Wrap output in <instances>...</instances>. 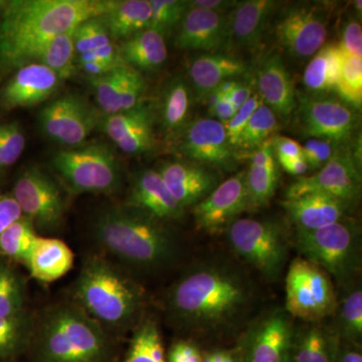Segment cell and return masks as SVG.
Returning a JSON list of instances; mask_svg holds the SVG:
<instances>
[{
  "label": "cell",
  "mask_w": 362,
  "mask_h": 362,
  "mask_svg": "<svg viewBox=\"0 0 362 362\" xmlns=\"http://www.w3.org/2000/svg\"><path fill=\"white\" fill-rule=\"evenodd\" d=\"M90 62H98V63L111 64V65H123L119 56L118 45L113 42L109 45L100 47L96 51L86 52V54H78L76 59L77 65L84 63H90Z\"/></svg>",
  "instance_id": "cell-50"
},
{
  "label": "cell",
  "mask_w": 362,
  "mask_h": 362,
  "mask_svg": "<svg viewBox=\"0 0 362 362\" xmlns=\"http://www.w3.org/2000/svg\"><path fill=\"white\" fill-rule=\"evenodd\" d=\"M296 246L340 287L354 284L361 271V230L349 218L315 230H296Z\"/></svg>",
  "instance_id": "cell-6"
},
{
  "label": "cell",
  "mask_w": 362,
  "mask_h": 362,
  "mask_svg": "<svg viewBox=\"0 0 362 362\" xmlns=\"http://www.w3.org/2000/svg\"><path fill=\"white\" fill-rule=\"evenodd\" d=\"M254 95L252 93V85L251 81L243 80L238 82L235 89L232 90L228 96H226V99L233 105L237 110H239L243 105L247 103V100L250 99Z\"/></svg>",
  "instance_id": "cell-54"
},
{
  "label": "cell",
  "mask_w": 362,
  "mask_h": 362,
  "mask_svg": "<svg viewBox=\"0 0 362 362\" xmlns=\"http://www.w3.org/2000/svg\"><path fill=\"white\" fill-rule=\"evenodd\" d=\"M354 8H356V13L357 14V18L361 20V7H362V2L361 0H356V1H354Z\"/></svg>",
  "instance_id": "cell-61"
},
{
  "label": "cell",
  "mask_w": 362,
  "mask_h": 362,
  "mask_svg": "<svg viewBox=\"0 0 362 362\" xmlns=\"http://www.w3.org/2000/svg\"><path fill=\"white\" fill-rule=\"evenodd\" d=\"M225 96L221 94L220 90L218 88L211 90L209 95L206 98H204V103L206 105L207 110H209V113H211V111L218 106V104L220 103L221 100L223 99Z\"/></svg>",
  "instance_id": "cell-60"
},
{
  "label": "cell",
  "mask_w": 362,
  "mask_h": 362,
  "mask_svg": "<svg viewBox=\"0 0 362 362\" xmlns=\"http://www.w3.org/2000/svg\"><path fill=\"white\" fill-rule=\"evenodd\" d=\"M335 362H362L361 344L345 341L339 338Z\"/></svg>",
  "instance_id": "cell-53"
},
{
  "label": "cell",
  "mask_w": 362,
  "mask_h": 362,
  "mask_svg": "<svg viewBox=\"0 0 362 362\" xmlns=\"http://www.w3.org/2000/svg\"><path fill=\"white\" fill-rule=\"evenodd\" d=\"M338 342L333 328L309 323L295 331L290 362H335Z\"/></svg>",
  "instance_id": "cell-31"
},
{
  "label": "cell",
  "mask_w": 362,
  "mask_h": 362,
  "mask_svg": "<svg viewBox=\"0 0 362 362\" xmlns=\"http://www.w3.org/2000/svg\"><path fill=\"white\" fill-rule=\"evenodd\" d=\"M154 169L183 209L199 204L221 185L223 178L218 169L187 159L162 161Z\"/></svg>",
  "instance_id": "cell-18"
},
{
  "label": "cell",
  "mask_w": 362,
  "mask_h": 362,
  "mask_svg": "<svg viewBox=\"0 0 362 362\" xmlns=\"http://www.w3.org/2000/svg\"><path fill=\"white\" fill-rule=\"evenodd\" d=\"M188 4L197 8L214 11L218 13H228L235 7L237 1L232 0H192Z\"/></svg>",
  "instance_id": "cell-55"
},
{
  "label": "cell",
  "mask_w": 362,
  "mask_h": 362,
  "mask_svg": "<svg viewBox=\"0 0 362 362\" xmlns=\"http://www.w3.org/2000/svg\"><path fill=\"white\" fill-rule=\"evenodd\" d=\"M342 148L338 149L318 173L298 177L288 188L286 199H295L307 194H323L354 206L361 197V170L354 156Z\"/></svg>",
  "instance_id": "cell-15"
},
{
  "label": "cell",
  "mask_w": 362,
  "mask_h": 362,
  "mask_svg": "<svg viewBox=\"0 0 362 362\" xmlns=\"http://www.w3.org/2000/svg\"><path fill=\"white\" fill-rule=\"evenodd\" d=\"M279 129L277 114L265 104H261L252 114L249 123L240 136L237 148L255 151L272 139Z\"/></svg>",
  "instance_id": "cell-41"
},
{
  "label": "cell",
  "mask_w": 362,
  "mask_h": 362,
  "mask_svg": "<svg viewBox=\"0 0 362 362\" xmlns=\"http://www.w3.org/2000/svg\"><path fill=\"white\" fill-rule=\"evenodd\" d=\"M194 101V94L187 78L175 76L166 83L158 99L156 113L153 111L156 123H158L166 138L175 141L187 128L192 120Z\"/></svg>",
  "instance_id": "cell-26"
},
{
  "label": "cell",
  "mask_w": 362,
  "mask_h": 362,
  "mask_svg": "<svg viewBox=\"0 0 362 362\" xmlns=\"http://www.w3.org/2000/svg\"><path fill=\"white\" fill-rule=\"evenodd\" d=\"M254 298V285L244 271L228 262L211 259L192 266L171 286L166 310L181 330L223 337L246 318Z\"/></svg>",
  "instance_id": "cell-1"
},
{
  "label": "cell",
  "mask_w": 362,
  "mask_h": 362,
  "mask_svg": "<svg viewBox=\"0 0 362 362\" xmlns=\"http://www.w3.org/2000/svg\"><path fill=\"white\" fill-rule=\"evenodd\" d=\"M175 143L178 153L187 160L218 170H233L237 164V153L228 141L225 125L216 119H192Z\"/></svg>",
  "instance_id": "cell-16"
},
{
  "label": "cell",
  "mask_w": 362,
  "mask_h": 362,
  "mask_svg": "<svg viewBox=\"0 0 362 362\" xmlns=\"http://www.w3.org/2000/svg\"><path fill=\"white\" fill-rule=\"evenodd\" d=\"M75 255L65 242L39 235L25 265L35 280L52 283L71 271Z\"/></svg>",
  "instance_id": "cell-29"
},
{
  "label": "cell",
  "mask_w": 362,
  "mask_h": 362,
  "mask_svg": "<svg viewBox=\"0 0 362 362\" xmlns=\"http://www.w3.org/2000/svg\"><path fill=\"white\" fill-rule=\"evenodd\" d=\"M277 162L288 175L298 176V177L306 175L307 173L310 170L304 158L283 159V160Z\"/></svg>",
  "instance_id": "cell-56"
},
{
  "label": "cell",
  "mask_w": 362,
  "mask_h": 362,
  "mask_svg": "<svg viewBox=\"0 0 362 362\" xmlns=\"http://www.w3.org/2000/svg\"><path fill=\"white\" fill-rule=\"evenodd\" d=\"M25 286L23 278L6 259L0 258V317L25 311Z\"/></svg>",
  "instance_id": "cell-40"
},
{
  "label": "cell",
  "mask_w": 362,
  "mask_h": 362,
  "mask_svg": "<svg viewBox=\"0 0 362 362\" xmlns=\"http://www.w3.org/2000/svg\"><path fill=\"white\" fill-rule=\"evenodd\" d=\"M303 146V157L310 170H319L334 156L337 150L342 147L337 146L325 140L311 138L307 140Z\"/></svg>",
  "instance_id": "cell-47"
},
{
  "label": "cell",
  "mask_w": 362,
  "mask_h": 362,
  "mask_svg": "<svg viewBox=\"0 0 362 362\" xmlns=\"http://www.w3.org/2000/svg\"><path fill=\"white\" fill-rule=\"evenodd\" d=\"M92 230L101 249L131 270L163 271L180 255V242L166 221L127 204L100 211Z\"/></svg>",
  "instance_id": "cell-3"
},
{
  "label": "cell",
  "mask_w": 362,
  "mask_h": 362,
  "mask_svg": "<svg viewBox=\"0 0 362 362\" xmlns=\"http://www.w3.org/2000/svg\"><path fill=\"white\" fill-rule=\"evenodd\" d=\"M154 125L153 110L142 101L130 110L102 116L98 128L125 153L142 156L156 145Z\"/></svg>",
  "instance_id": "cell-19"
},
{
  "label": "cell",
  "mask_w": 362,
  "mask_h": 362,
  "mask_svg": "<svg viewBox=\"0 0 362 362\" xmlns=\"http://www.w3.org/2000/svg\"><path fill=\"white\" fill-rule=\"evenodd\" d=\"M259 97L276 114L291 115L296 109V97L291 78L278 54H270L261 62L257 70Z\"/></svg>",
  "instance_id": "cell-27"
},
{
  "label": "cell",
  "mask_w": 362,
  "mask_h": 362,
  "mask_svg": "<svg viewBox=\"0 0 362 362\" xmlns=\"http://www.w3.org/2000/svg\"><path fill=\"white\" fill-rule=\"evenodd\" d=\"M77 69H80L88 78H96L104 75L107 71H111L115 68V65L106 63H98V62H90V63H84L77 65ZM119 66V65H118Z\"/></svg>",
  "instance_id": "cell-59"
},
{
  "label": "cell",
  "mask_w": 362,
  "mask_h": 362,
  "mask_svg": "<svg viewBox=\"0 0 362 362\" xmlns=\"http://www.w3.org/2000/svg\"><path fill=\"white\" fill-rule=\"evenodd\" d=\"M340 301H337V324L333 328L337 337L345 341L361 344L362 290L361 285L349 286Z\"/></svg>",
  "instance_id": "cell-37"
},
{
  "label": "cell",
  "mask_w": 362,
  "mask_h": 362,
  "mask_svg": "<svg viewBox=\"0 0 362 362\" xmlns=\"http://www.w3.org/2000/svg\"><path fill=\"white\" fill-rule=\"evenodd\" d=\"M33 329V318L26 310L18 315L0 317V361L14 359L30 349Z\"/></svg>",
  "instance_id": "cell-35"
},
{
  "label": "cell",
  "mask_w": 362,
  "mask_h": 362,
  "mask_svg": "<svg viewBox=\"0 0 362 362\" xmlns=\"http://www.w3.org/2000/svg\"><path fill=\"white\" fill-rule=\"evenodd\" d=\"M340 47L350 54L362 57L361 21L356 16H350L342 28Z\"/></svg>",
  "instance_id": "cell-48"
},
{
  "label": "cell",
  "mask_w": 362,
  "mask_h": 362,
  "mask_svg": "<svg viewBox=\"0 0 362 362\" xmlns=\"http://www.w3.org/2000/svg\"><path fill=\"white\" fill-rule=\"evenodd\" d=\"M261 104H263V101H262L259 95H252L247 100V103L240 107L237 113L235 114V116L228 123L223 124L228 141L232 144L233 148L237 149L242 133L244 132L245 128H246L247 123H249L252 114L255 113V111L258 109Z\"/></svg>",
  "instance_id": "cell-46"
},
{
  "label": "cell",
  "mask_w": 362,
  "mask_h": 362,
  "mask_svg": "<svg viewBox=\"0 0 362 362\" xmlns=\"http://www.w3.org/2000/svg\"><path fill=\"white\" fill-rule=\"evenodd\" d=\"M247 71L242 59L221 52H204L188 63V83L195 101L202 102L221 83L242 77Z\"/></svg>",
  "instance_id": "cell-24"
},
{
  "label": "cell",
  "mask_w": 362,
  "mask_h": 362,
  "mask_svg": "<svg viewBox=\"0 0 362 362\" xmlns=\"http://www.w3.org/2000/svg\"><path fill=\"white\" fill-rule=\"evenodd\" d=\"M124 362H168L156 321L145 318L136 324Z\"/></svg>",
  "instance_id": "cell-34"
},
{
  "label": "cell",
  "mask_w": 362,
  "mask_h": 362,
  "mask_svg": "<svg viewBox=\"0 0 362 362\" xmlns=\"http://www.w3.org/2000/svg\"><path fill=\"white\" fill-rule=\"evenodd\" d=\"M127 204L166 223L180 220L185 211L154 168L142 169L133 176Z\"/></svg>",
  "instance_id": "cell-23"
},
{
  "label": "cell",
  "mask_w": 362,
  "mask_h": 362,
  "mask_svg": "<svg viewBox=\"0 0 362 362\" xmlns=\"http://www.w3.org/2000/svg\"><path fill=\"white\" fill-rule=\"evenodd\" d=\"M166 358L168 362H202V354L192 340L180 339L171 345Z\"/></svg>",
  "instance_id": "cell-49"
},
{
  "label": "cell",
  "mask_w": 362,
  "mask_h": 362,
  "mask_svg": "<svg viewBox=\"0 0 362 362\" xmlns=\"http://www.w3.org/2000/svg\"><path fill=\"white\" fill-rule=\"evenodd\" d=\"M230 249L263 277L277 280L288 259V242L282 226L275 221L237 218L226 228Z\"/></svg>",
  "instance_id": "cell-8"
},
{
  "label": "cell",
  "mask_w": 362,
  "mask_h": 362,
  "mask_svg": "<svg viewBox=\"0 0 362 362\" xmlns=\"http://www.w3.org/2000/svg\"><path fill=\"white\" fill-rule=\"evenodd\" d=\"M228 13H214L188 4L187 11L177 25L176 47L211 52L228 47Z\"/></svg>",
  "instance_id": "cell-21"
},
{
  "label": "cell",
  "mask_w": 362,
  "mask_h": 362,
  "mask_svg": "<svg viewBox=\"0 0 362 362\" xmlns=\"http://www.w3.org/2000/svg\"><path fill=\"white\" fill-rule=\"evenodd\" d=\"M280 173L278 162L252 165L246 171V187L249 211L262 209L270 202L277 190Z\"/></svg>",
  "instance_id": "cell-38"
},
{
  "label": "cell",
  "mask_w": 362,
  "mask_h": 362,
  "mask_svg": "<svg viewBox=\"0 0 362 362\" xmlns=\"http://www.w3.org/2000/svg\"><path fill=\"white\" fill-rule=\"evenodd\" d=\"M74 299L105 329L121 330L139 318L145 294L122 267L104 257L90 256L74 285Z\"/></svg>",
  "instance_id": "cell-5"
},
{
  "label": "cell",
  "mask_w": 362,
  "mask_h": 362,
  "mask_svg": "<svg viewBox=\"0 0 362 362\" xmlns=\"http://www.w3.org/2000/svg\"><path fill=\"white\" fill-rule=\"evenodd\" d=\"M337 297L325 271L303 257L293 259L286 276V308L292 318L319 323L337 311Z\"/></svg>",
  "instance_id": "cell-9"
},
{
  "label": "cell",
  "mask_w": 362,
  "mask_h": 362,
  "mask_svg": "<svg viewBox=\"0 0 362 362\" xmlns=\"http://www.w3.org/2000/svg\"><path fill=\"white\" fill-rule=\"evenodd\" d=\"M63 81L47 66L37 63L18 69L0 92V103L6 110L30 108L52 97Z\"/></svg>",
  "instance_id": "cell-22"
},
{
  "label": "cell",
  "mask_w": 362,
  "mask_h": 362,
  "mask_svg": "<svg viewBox=\"0 0 362 362\" xmlns=\"http://www.w3.org/2000/svg\"><path fill=\"white\" fill-rule=\"evenodd\" d=\"M37 238L32 221L21 216L0 237V256L25 264Z\"/></svg>",
  "instance_id": "cell-39"
},
{
  "label": "cell",
  "mask_w": 362,
  "mask_h": 362,
  "mask_svg": "<svg viewBox=\"0 0 362 362\" xmlns=\"http://www.w3.org/2000/svg\"><path fill=\"white\" fill-rule=\"evenodd\" d=\"M123 65L139 71H153L168 59L165 39L154 30L146 28L118 45Z\"/></svg>",
  "instance_id": "cell-30"
},
{
  "label": "cell",
  "mask_w": 362,
  "mask_h": 362,
  "mask_svg": "<svg viewBox=\"0 0 362 362\" xmlns=\"http://www.w3.org/2000/svg\"><path fill=\"white\" fill-rule=\"evenodd\" d=\"M151 20L149 28L165 39L177 28L188 8L187 0H151Z\"/></svg>",
  "instance_id": "cell-43"
},
{
  "label": "cell",
  "mask_w": 362,
  "mask_h": 362,
  "mask_svg": "<svg viewBox=\"0 0 362 362\" xmlns=\"http://www.w3.org/2000/svg\"><path fill=\"white\" fill-rule=\"evenodd\" d=\"M237 111V109L233 107V105L230 103L226 98H223L220 103L218 104V106L209 114H211L216 120L220 121L221 123L226 124L235 116Z\"/></svg>",
  "instance_id": "cell-58"
},
{
  "label": "cell",
  "mask_w": 362,
  "mask_h": 362,
  "mask_svg": "<svg viewBox=\"0 0 362 362\" xmlns=\"http://www.w3.org/2000/svg\"><path fill=\"white\" fill-rule=\"evenodd\" d=\"M0 362H16L14 359H8V361H0Z\"/></svg>",
  "instance_id": "cell-62"
},
{
  "label": "cell",
  "mask_w": 362,
  "mask_h": 362,
  "mask_svg": "<svg viewBox=\"0 0 362 362\" xmlns=\"http://www.w3.org/2000/svg\"><path fill=\"white\" fill-rule=\"evenodd\" d=\"M112 42L113 40L99 16L83 21L74 30V44L77 56L96 51Z\"/></svg>",
  "instance_id": "cell-44"
},
{
  "label": "cell",
  "mask_w": 362,
  "mask_h": 362,
  "mask_svg": "<svg viewBox=\"0 0 362 362\" xmlns=\"http://www.w3.org/2000/svg\"><path fill=\"white\" fill-rule=\"evenodd\" d=\"M103 114L85 97L68 94L42 108L39 114L40 129L52 141L78 147L101 121Z\"/></svg>",
  "instance_id": "cell-12"
},
{
  "label": "cell",
  "mask_w": 362,
  "mask_h": 362,
  "mask_svg": "<svg viewBox=\"0 0 362 362\" xmlns=\"http://www.w3.org/2000/svg\"><path fill=\"white\" fill-rule=\"evenodd\" d=\"M272 147L276 160L290 158H304L303 146L292 138L275 135L272 138Z\"/></svg>",
  "instance_id": "cell-51"
},
{
  "label": "cell",
  "mask_w": 362,
  "mask_h": 362,
  "mask_svg": "<svg viewBox=\"0 0 362 362\" xmlns=\"http://www.w3.org/2000/svg\"><path fill=\"white\" fill-rule=\"evenodd\" d=\"M282 206L296 230H315L347 218L350 206L331 195L307 194L286 199Z\"/></svg>",
  "instance_id": "cell-25"
},
{
  "label": "cell",
  "mask_w": 362,
  "mask_h": 362,
  "mask_svg": "<svg viewBox=\"0 0 362 362\" xmlns=\"http://www.w3.org/2000/svg\"><path fill=\"white\" fill-rule=\"evenodd\" d=\"M283 309L266 312L250 324L240 342V362H290L295 329Z\"/></svg>",
  "instance_id": "cell-13"
},
{
  "label": "cell",
  "mask_w": 362,
  "mask_h": 362,
  "mask_svg": "<svg viewBox=\"0 0 362 362\" xmlns=\"http://www.w3.org/2000/svg\"><path fill=\"white\" fill-rule=\"evenodd\" d=\"M202 362H240L239 354L233 350L216 349L202 354Z\"/></svg>",
  "instance_id": "cell-57"
},
{
  "label": "cell",
  "mask_w": 362,
  "mask_h": 362,
  "mask_svg": "<svg viewBox=\"0 0 362 362\" xmlns=\"http://www.w3.org/2000/svg\"><path fill=\"white\" fill-rule=\"evenodd\" d=\"M52 168L73 194H110L122 183L120 163L105 143L61 150L52 157Z\"/></svg>",
  "instance_id": "cell-7"
},
{
  "label": "cell",
  "mask_w": 362,
  "mask_h": 362,
  "mask_svg": "<svg viewBox=\"0 0 362 362\" xmlns=\"http://www.w3.org/2000/svg\"><path fill=\"white\" fill-rule=\"evenodd\" d=\"M249 211L246 171L221 182L211 194L194 206V223L202 232L216 235L226 230L244 211Z\"/></svg>",
  "instance_id": "cell-17"
},
{
  "label": "cell",
  "mask_w": 362,
  "mask_h": 362,
  "mask_svg": "<svg viewBox=\"0 0 362 362\" xmlns=\"http://www.w3.org/2000/svg\"><path fill=\"white\" fill-rule=\"evenodd\" d=\"M340 47V45H339ZM341 49V47H340ZM337 90L343 101L356 109L362 102V58L350 54L341 49V66Z\"/></svg>",
  "instance_id": "cell-42"
},
{
  "label": "cell",
  "mask_w": 362,
  "mask_h": 362,
  "mask_svg": "<svg viewBox=\"0 0 362 362\" xmlns=\"http://www.w3.org/2000/svg\"><path fill=\"white\" fill-rule=\"evenodd\" d=\"M151 14L149 0H120L114 1L110 8L99 18L112 40L124 42L149 28Z\"/></svg>",
  "instance_id": "cell-32"
},
{
  "label": "cell",
  "mask_w": 362,
  "mask_h": 362,
  "mask_svg": "<svg viewBox=\"0 0 362 362\" xmlns=\"http://www.w3.org/2000/svg\"><path fill=\"white\" fill-rule=\"evenodd\" d=\"M25 147V136L18 122L0 124V173L20 159Z\"/></svg>",
  "instance_id": "cell-45"
},
{
  "label": "cell",
  "mask_w": 362,
  "mask_h": 362,
  "mask_svg": "<svg viewBox=\"0 0 362 362\" xmlns=\"http://www.w3.org/2000/svg\"><path fill=\"white\" fill-rule=\"evenodd\" d=\"M327 21L320 6L300 2L280 14L274 32L280 47L293 58H310L325 44Z\"/></svg>",
  "instance_id": "cell-14"
},
{
  "label": "cell",
  "mask_w": 362,
  "mask_h": 362,
  "mask_svg": "<svg viewBox=\"0 0 362 362\" xmlns=\"http://www.w3.org/2000/svg\"><path fill=\"white\" fill-rule=\"evenodd\" d=\"M277 6L274 0L237 1L228 13V45L252 47L258 44Z\"/></svg>",
  "instance_id": "cell-28"
},
{
  "label": "cell",
  "mask_w": 362,
  "mask_h": 362,
  "mask_svg": "<svg viewBox=\"0 0 362 362\" xmlns=\"http://www.w3.org/2000/svg\"><path fill=\"white\" fill-rule=\"evenodd\" d=\"M13 199L21 214L32 221L35 230L58 232L65 220L66 202L61 187L42 169H25L14 183Z\"/></svg>",
  "instance_id": "cell-10"
},
{
  "label": "cell",
  "mask_w": 362,
  "mask_h": 362,
  "mask_svg": "<svg viewBox=\"0 0 362 362\" xmlns=\"http://www.w3.org/2000/svg\"><path fill=\"white\" fill-rule=\"evenodd\" d=\"M114 0H11L0 2V73L35 59L57 35L101 16Z\"/></svg>",
  "instance_id": "cell-2"
},
{
  "label": "cell",
  "mask_w": 362,
  "mask_h": 362,
  "mask_svg": "<svg viewBox=\"0 0 362 362\" xmlns=\"http://www.w3.org/2000/svg\"><path fill=\"white\" fill-rule=\"evenodd\" d=\"M340 66L341 49L339 45H324L305 69V88L310 94H327L331 90H337Z\"/></svg>",
  "instance_id": "cell-33"
},
{
  "label": "cell",
  "mask_w": 362,
  "mask_h": 362,
  "mask_svg": "<svg viewBox=\"0 0 362 362\" xmlns=\"http://www.w3.org/2000/svg\"><path fill=\"white\" fill-rule=\"evenodd\" d=\"M28 349L33 362H109L112 354L107 330L75 302L45 311Z\"/></svg>",
  "instance_id": "cell-4"
},
{
  "label": "cell",
  "mask_w": 362,
  "mask_h": 362,
  "mask_svg": "<svg viewBox=\"0 0 362 362\" xmlns=\"http://www.w3.org/2000/svg\"><path fill=\"white\" fill-rule=\"evenodd\" d=\"M74 30L54 37L40 52L35 63L47 66L62 81L70 78L77 71V52L74 44Z\"/></svg>",
  "instance_id": "cell-36"
},
{
  "label": "cell",
  "mask_w": 362,
  "mask_h": 362,
  "mask_svg": "<svg viewBox=\"0 0 362 362\" xmlns=\"http://www.w3.org/2000/svg\"><path fill=\"white\" fill-rule=\"evenodd\" d=\"M98 109L103 115L134 108L142 102L146 82L141 71L119 65L104 75L89 78Z\"/></svg>",
  "instance_id": "cell-20"
},
{
  "label": "cell",
  "mask_w": 362,
  "mask_h": 362,
  "mask_svg": "<svg viewBox=\"0 0 362 362\" xmlns=\"http://www.w3.org/2000/svg\"><path fill=\"white\" fill-rule=\"evenodd\" d=\"M21 216L20 206L13 195L0 194V237Z\"/></svg>",
  "instance_id": "cell-52"
},
{
  "label": "cell",
  "mask_w": 362,
  "mask_h": 362,
  "mask_svg": "<svg viewBox=\"0 0 362 362\" xmlns=\"http://www.w3.org/2000/svg\"><path fill=\"white\" fill-rule=\"evenodd\" d=\"M299 116L307 135L344 147L358 128L356 109L339 96L300 95Z\"/></svg>",
  "instance_id": "cell-11"
}]
</instances>
